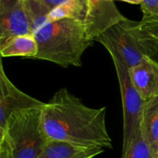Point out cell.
Here are the masks:
<instances>
[{
  "label": "cell",
  "mask_w": 158,
  "mask_h": 158,
  "mask_svg": "<svg viewBox=\"0 0 158 158\" xmlns=\"http://www.w3.org/2000/svg\"><path fill=\"white\" fill-rule=\"evenodd\" d=\"M134 21L126 19L97 36L94 42L103 45L106 50L120 56L128 68L140 63L147 55L142 42L133 30Z\"/></svg>",
  "instance_id": "cell-5"
},
{
  "label": "cell",
  "mask_w": 158,
  "mask_h": 158,
  "mask_svg": "<svg viewBox=\"0 0 158 158\" xmlns=\"http://www.w3.org/2000/svg\"><path fill=\"white\" fill-rule=\"evenodd\" d=\"M45 103L20 90L6 75L2 63L0 64V134L9 117L17 110L43 108Z\"/></svg>",
  "instance_id": "cell-6"
},
{
  "label": "cell",
  "mask_w": 158,
  "mask_h": 158,
  "mask_svg": "<svg viewBox=\"0 0 158 158\" xmlns=\"http://www.w3.org/2000/svg\"><path fill=\"white\" fill-rule=\"evenodd\" d=\"M86 6L82 0H69L51 10L47 17V23L64 19L83 20Z\"/></svg>",
  "instance_id": "cell-13"
},
{
  "label": "cell",
  "mask_w": 158,
  "mask_h": 158,
  "mask_svg": "<svg viewBox=\"0 0 158 158\" xmlns=\"http://www.w3.org/2000/svg\"><path fill=\"white\" fill-rule=\"evenodd\" d=\"M42 109L17 110L6 121L0 140L7 142L14 158H39L44 151L49 140L43 130Z\"/></svg>",
  "instance_id": "cell-3"
},
{
  "label": "cell",
  "mask_w": 158,
  "mask_h": 158,
  "mask_svg": "<svg viewBox=\"0 0 158 158\" xmlns=\"http://www.w3.org/2000/svg\"><path fill=\"white\" fill-rule=\"evenodd\" d=\"M109 53L115 66L120 84L123 117L122 151H125L131 144L140 128L144 100L131 81L128 71L129 68L117 54L112 51H109Z\"/></svg>",
  "instance_id": "cell-4"
},
{
  "label": "cell",
  "mask_w": 158,
  "mask_h": 158,
  "mask_svg": "<svg viewBox=\"0 0 158 158\" xmlns=\"http://www.w3.org/2000/svg\"><path fill=\"white\" fill-rule=\"evenodd\" d=\"M133 29L140 38L158 43V17H143L141 21L134 22Z\"/></svg>",
  "instance_id": "cell-16"
},
{
  "label": "cell",
  "mask_w": 158,
  "mask_h": 158,
  "mask_svg": "<svg viewBox=\"0 0 158 158\" xmlns=\"http://www.w3.org/2000/svg\"><path fill=\"white\" fill-rule=\"evenodd\" d=\"M106 107L91 108L66 88L57 91L42 109L49 140L84 147L113 148L106 125Z\"/></svg>",
  "instance_id": "cell-1"
},
{
  "label": "cell",
  "mask_w": 158,
  "mask_h": 158,
  "mask_svg": "<svg viewBox=\"0 0 158 158\" xmlns=\"http://www.w3.org/2000/svg\"><path fill=\"white\" fill-rule=\"evenodd\" d=\"M141 125L152 149L158 151V97L144 101Z\"/></svg>",
  "instance_id": "cell-12"
},
{
  "label": "cell",
  "mask_w": 158,
  "mask_h": 158,
  "mask_svg": "<svg viewBox=\"0 0 158 158\" xmlns=\"http://www.w3.org/2000/svg\"><path fill=\"white\" fill-rule=\"evenodd\" d=\"M38 44L33 34L15 36L0 45L2 57L22 56L32 59L38 53Z\"/></svg>",
  "instance_id": "cell-11"
},
{
  "label": "cell",
  "mask_w": 158,
  "mask_h": 158,
  "mask_svg": "<svg viewBox=\"0 0 158 158\" xmlns=\"http://www.w3.org/2000/svg\"><path fill=\"white\" fill-rule=\"evenodd\" d=\"M104 152L100 147H84L49 140L39 158H94Z\"/></svg>",
  "instance_id": "cell-10"
},
{
  "label": "cell",
  "mask_w": 158,
  "mask_h": 158,
  "mask_svg": "<svg viewBox=\"0 0 158 158\" xmlns=\"http://www.w3.org/2000/svg\"><path fill=\"white\" fill-rule=\"evenodd\" d=\"M119 1H123L125 2L131 3V4H134V5H140L142 3L143 0H119Z\"/></svg>",
  "instance_id": "cell-21"
},
{
  "label": "cell",
  "mask_w": 158,
  "mask_h": 158,
  "mask_svg": "<svg viewBox=\"0 0 158 158\" xmlns=\"http://www.w3.org/2000/svg\"><path fill=\"white\" fill-rule=\"evenodd\" d=\"M33 34L24 0H0V45L15 36Z\"/></svg>",
  "instance_id": "cell-7"
},
{
  "label": "cell",
  "mask_w": 158,
  "mask_h": 158,
  "mask_svg": "<svg viewBox=\"0 0 158 158\" xmlns=\"http://www.w3.org/2000/svg\"><path fill=\"white\" fill-rule=\"evenodd\" d=\"M0 158H14L7 142L5 140H0Z\"/></svg>",
  "instance_id": "cell-19"
},
{
  "label": "cell",
  "mask_w": 158,
  "mask_h": 158,
  "mask_svg": "<svg viewBox=\"0 0 158 158\" xmlns=\"http://www.w3.org/2000/svg\"><path fill=\"white\" fill-rule=\"evenodd\" d=\"M111 1H117V0H111Z\"/></svg>",
  "instance_id": "cell-24"
},
{
  "label": "cell",
  "mask_w": 158,
  "mask_h": 158,
  "mask_svg": "<svg viewBox=\"0 0 158 158\" xmlns=\"http://www.w3.org/2000/svg\"><path fill=\"white\" fill-rule=\"evenodd\" d=\"M157 157H158V151H157Z\"/></svg>",
  "instance_id": "cell-23"
},
{
  "label": "cell",
  "mask_w": 158,
  "mask_h": 158,
  "mask_svg": "<svg viewBox=\"0 0 158 158\" xmlns=\"http://www.w3.org/2000/svg\"><path fill=\"white\" fill-rule=\"evenodd\" d=\"M133 25H134V23H133ZM133 30H134V29H133ZM134 33H135V32H134ZM137 37L140 39V41L142 42V44H143V47L146 49L147 55L149 56L151 58L154 59V60L158 62V43H154V42L152 41H150V40H145V39L140 38L139 36Z\"/></svg>",
  "instance_id": "cell-18"
},
{
  "label": "cell",
  "mask_w": 158,
  "mask_h": 158,
  "mask_svg": "<svg viewBox=\"0 0 158 158\" xmlns=\"http://www.w3.org/2000/svg\"><path fill=\"white\" fill-rule=\"evenodd\" d=\"M86 6L83 21L87 26L89 40L94 42L105 31L127 19L111 0H92Z\"/></svg>",
  "instance_id": "cell-8"
},
{
  "label": "cell",
  "mask_w": 158,
  "mask_h": 158,
  "mask_svg": "<svg viewBox=\"0 0 158 158\" xmlns=\"http://www.w3.org/2000/svg\"><path fill=\"white\" fill-rule=\"evenodd\" d=\"M24 4L34 32L47 23L48 15L51 10L37 0H24Z\"/></svg>",
  "instance_id": "cell-15"
},
{
  "label": "cell",
  "mask_w": 158,
  "mask_h": 158,
  "mask_svg": "<svg viewBox=\"0 0 158 158\" xmlns=\"http://www.w3.org/2000/svg\"><path fill=\"white\" fill-rule=\"evenodd\" d=\"M140 6L143 17H158V0H143Z\"/></svg>",
  "instance_id": "cell-17"
},
{
  "label": "cell",
  "mask_w": 158,
  "mask_h": 158,
  "mask_svg": "<svg viewBox=\"0 0 158 158\" xmlns=\"http://www.w3.org/2000/svg\"><path fill=\"white\" fill-rule=\"evenodd\" d=\"M38 2H41L42 4L46 6V7L49 8L50 10H52L55 9L57 6H60V5L63 4V3L66 2L69 0H37Z\"/></svg>",
  "instance_id": "cell-20"
},
{
  "label": "cell",
  "mask_w": 158,
  "mask_h": 158,
  "mask_svg": "<svg viewBox=\"0 0 158 158\" xmlns=\"http://www.w3.org/2000/svg\"><path fill=\"white\" fill-rule=\"evenodd\" d=\"M120 158H157L145 135L141 123L131 144L127 149L122 151Z\"/></svg>",
  "instance_id": "cell-14"
},
{
  "label": "cell",
  "mask_w": 158,
  "mask_h": 158,
  "mask_svg": "<svg viewBox=\"0 0 158 158\" xmlns=\"http://www.w3.org/2000/svg\"><path fill=\"white\" fill-rule=\"evenodd\" d=\"M82 1L83 2L85 3V5L86 4H87L88 2H90V1H92V0H82Z\"/></svg>",
  "instance_id": "cell-22"
},
{
  "label": "cell",
  "mask_w": 158,
  "mask_h": 158,
  "mask_svg": "<svg viewBox=\"0 0 158 158\" xmlns=\"http://www.w3.org/2000/svg\"><path fill=\"white\" fill-rule=\"evenodd\" d=\"M157 158H158V157H157Z\"/></svg>",
  "instance_id": "cell-25"
},
{
  "label": "cell",
  "mask_w": 158,
  "mask_h": 158,
  "mask_svg": "<svg viewBox=\"0 0 158 158\" xmlns=\"http://www.w3.org/2000/svg\"><path fill=\"white\" fill-rule=\"evenodd\" d=\"M38 53L32 60H42L62 67H80L82 56L94 41L89 40L83 20L64 19L49 22L33 32Z\"/></svg>",
  "instance_id": "cell-2"
},
{
  "label": "cell",
  "mask_w": 158,
  "mask_h": 158,
  "mask_svg": "<svg viewBox=\"0 0 158 158\" xmlns=\"http://www.w3.org/2000/svg\"><path fill=\"white\" fill-rule=\"evenodd\" d=\"M133 84L144 101L158 97V62L149 56L128 69Z\"/></svg>",
  "instance_id": "cell-9"
}]
</instances>
